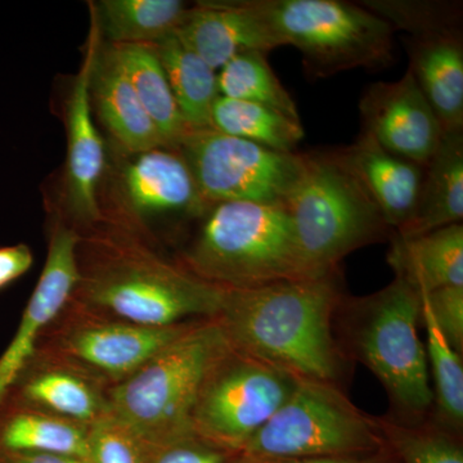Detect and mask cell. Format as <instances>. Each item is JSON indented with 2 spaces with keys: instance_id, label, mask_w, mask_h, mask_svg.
<instances>
[{
  "instance_id": "1",
  "label": "cell",
  "mask_w": 463,
  "mask_h": 463,
  "mask_svg": "<svg viewBox=\"0 0 463 463\" xmlns=\"http://www.w3.org/2000/svg\"><path fill=\"white\" fill-rule=\"evenodd\" d=\"M341 298L336 272L223 288L214 319L233 349L295 379L337 385L345 356L332 326Z\"/></svg>"
},
{
  "instance_id": "2",
  "label": "cell",
  "mask_w": 463,
  "mask_h": 463,
  "mask_svg": "<svg viewBox=\"0 0 463 463\" xmlns=\"http://www.w3.org/2000/svg\"><path fill=\"white\" fill-rule=\"evenodd\" d=\"M88 242L90 255H78L72 303L156 328L212 319L218 313L223 288L170 263L141 241L129 234H108Z\"/></svg>"
},
{
  "instance_id": "3",
  "label": "cell",
  "mask_w": 463,
  "mask_h": 463,
  "mask_svg": "<svg viewBox=\"0 0 463 463\" xmlns=\"http://www.w3.org/2000/svg\"><path fill=\"white\" fill-rule=\"evenodd\" d=\"M300 178L285 206L307 279L336 272L350 252L392 232L340 149L304 154Z\"/></svg>"
},
{
  "instance_id": "4",
  "label": "cell",
  "mask_w": 463,
  "mask_h": 463,
  "mask_svg": "<svg viewBox=\"0 0 463 463\" xmlns=\"http://www.w3.org/2000/svg\"><path fill=\"white\" fill-rule=\"evenodd\" d=\"M221 288H250L304 276L283 205L236 203L207 207L181 263Z\"/></svg>"
},
{
  "instance_id": "5",
  "label": "cell",
  "mask_w": 463,
  "mask_h": 463,
  "mask_svg": "<svg viewBox=\"0 0 463 463\" xmlns=\"http://www.w3.org/2000/svg\"><path fill=\"white\" fill-rule=\"evenodd\" d=\"M346 344L354 358L373 371L404 420L420 422L434 405L428 356L419 334L421 297L395 277L365 298H341Z\"/></svg>"
},
{
  "instance_id": "6",
  "label": "cell",
  "mask_w": 463,
  "mask_h": 463,
  "mask_svg": "<svg viewBox=\"0 0 463 463\" xmlns=\"http://www.w3.org/2000/svg\"><path fill=\"white\" fill-rule=\"evenodd\" d=\"M227 345L214 318L191 323L132 376L109 389V416L147 444L194 435L192 412L201 383Z\"/></svg>"
},
{
  "instance_id": "7",
  "label": "cell",
  "mask_w": 463,
  "mask_h": 463,
  "mask_svg": "<svg viewBox=\"0 0 463 463\" xmlns=\"http://www.w3.org/2000/svg\"><path fill=\"white\" fill-rule=\"evenodd\" d=\"M283 44L303 56L307 75L379 70L392 61L394 29L364 5L339 0H255Z\"/></svg>"
},
{
  "instance_id": "8",
  "label": "cell",
  "mask_w": 463,
  "mask_h": 463,
  "mask_svg": "<svg viewBox=\"0 0 463 463\" xmlns=\"http://www.w3.org/2000/svg\"><path fill=\"white\" fill-rule=\"evenodd\" d=\"M379 419L355 407L336 383L298 380L285 403L240 453L346 457L385 449Z\"/></svg>"
},
{
  "instance_id": "9",
  "label": "cell",
  "mask_w": 463,
  "mask_h": 463,
  "mask_svg": "<svg viewBox=\"0 0 463 463\" xmlns=\"http://www.w3.org/2000/svg\"><path fill=\"white\" fill-rule=\"evenodd\" d=\"M298 381L228 344L201 383L192 412L194 434L240 453L285 403Z\"/></svg>"
},
{
  "instance_id": "10",
  "label": "cell",
  "mask_w": 463,
  "mask_h": 463,
  "mask_svg": "<svg viewBox=\"0 0 463 463\" xmlns=\"http://www.w3.org/2000/svg\"><path fill=\"white\" fill-rule=\"evenodd\" d=\"M207 205H283L304 169V154L279 152L216 132L190 130L176 145Z\"/></svg>"
},
{
  "instance_id": "11",
  "label": "cell",
  "mask_w": 463,
  "mask_h": 463,
  "mask_svg": "<svg viewBox=\"0 0 463 463\" xmlns=\"http://www.w3.org/2000/svg\"><path fill=\"white\" fill-rule=\"evenodd\" d=\"M191 323L146 327L69 301L43 332L38 352L78 368L109 389L132 376Z\"/></svg>"
},
{
  "instance_id": "12",
  "label": "cell",
  "mask_w": 463,
  "mask_h": 463,
  "mask_svg": "<svg viewBox=\"0 0 463 463\" xmlns=\"http://www.w3.org/2000/svg\"><path fill=\"white\" fill-rule=\"evenodd\" d=\"M90 9L87 50L67 102V205L76 221L85 225L102 218L97 194L105 167V147L91 112V80L102 33L96 8L90 5Z\"/></svg>"
},
{
  "instance_id": "13",
  "label": "cell",
  "mask_w": 463,
  "mask_h": 463,
  "mask_svg": "<svg viewBox=\"0 0 463 463\" xmlns=\"http://www.w3.org/2000/svg\"><path fill=\"white\" fill-rule=\"evenodd\" d=\"M80 234L58 223L51 233L47 260L27 301L16 334L0 356V404L36 354L43 332L66 307L79 281Z\"/></svg>"
},
{
  "instance_id": "14",
  "label": "cell",
  "mask_w": 463,
  "mask_h": 463,
  "mask_svg": "<svg viewBox=\"0 0 463 463\" xmlns=\"http://www.w3.org/2000/svg\"><path fill=\"white\" fill-rule=\"evenodd\" d=\"M364 132L390 154L425 166L444 130L410 69L398 81L376 83L361 99Z\"/></svg>"
},
{
  "instance_id": "15",
  "label": "cell",
  "mask_w": 463,
  "mask_h": 463,
  "mask_svg": "<svg viewBox=\"0 0 463 463\" xmlns=\"http://www.w3.org/2000/svg\"><path fill=\"white\" fill-rule=\"evenodd\" d=\"M175 35L214 71L243 52L268 54L285 45L255 0L197 3Z\"/></svg>"
},
{
  "instance_id": "16",
  "label": "cell",
  "mask_w": 463,
  "mask_h": 463,
  "mask_svg": "<svg viewBox=\"0 0 463 463\" xmlns=\"http://www.w3.org/2000/svg\"><path fill=\"white\" fill-rule=\"evenodd\" d=\"M3 403L41 411L84 425L109 416L108 386L38 350Z\"/></svg>"
},
{
  "instance_id": "17",
  "label": "cell",
  "mask_w": 463,
  "mask_h": 463,
  "mask_svg": "<svg viewBox=\"0 0 463 463\" xmlns=\"http://www.w3.org/2000/svg\"><path fill=\"white\" fill-rule=\"evenodd\" d=\"M158 147L137 154L123 172V191L128 205L141 216L199 215L203 201L178 149Z\"/></svg>"
},
{
  "instance_id": "18",
  "label": "cell",
  "mask_w": 463,
  "mask_h": 463,
  "mask_svg": "<svg viewBox=\"0 0 463 463\" xmlns=\"http://www.w3.org/2000/svg\"><path fill=\"white\" fill-rule=\"evenodd\" d=\"M340 154L373 197L390 230L401 231L416 210L425 166L390 154L364 130Z\"/></svg>"
},
{
  "instance_id": "19",
  "label": "cell",
  "mask_w": 463,
  "mask_h": 463,
  "mask_svg": "<svg viewBox=\"0 0 463 463\" xmlns=\"http://www.w3.org/2000/svg\"><path fill=\"white\" fill-rule=\"evenodd\" d=\"M414 80L444 132L463 130L461 32L432 33L405 42Z\"/></svg>"
},
{
  "instance_id": "20",
  "label": "cell",
  "mask_w": 463,
  "mask_h": 463,
  "mask_svg": "<svg viewBox=\"0 0 463 463\" xmlns=\"http://www.w3.org/2000/svg\"><path fill=\"white\" fill-rule=\"evenodd\" d=\"M463 218V130L444 132L440 145L425 167L421 191L412 219L395 232L399 239H413Z\"/></svg>"
},
{
  "instance_id": "21",
  "label": "cell",
  "mask_w": 463,
  "mask_h": 463,
  "mask_svg": "<svg viewBox=\"0 0 463 463\" xmlns=\"http://www.w3.org/2000/svg\"><path fill=\"white\" fill-rule=\"evenodd\" d=\"M91 99L102 123L121 147L132 154L167 147L132 85L109 51L99 53L91 80Z\"/></svg>"
},
{
  "instance_id": "22",
  "label": "cell",
  "mask_w": 463,
  "mask_h": 463,
  "mask_svg": "<svg viewBox=\"0 0 463 463\" xmlns=\"http://www.w3.org/2000/svg\"><path fill=\"white\" fill-rule=\"evenodd\" d=\"M388 261L395 277L417 292L463 286V225H448L413 239L392 234Z\"/></svg>"
},
{
  "instance_id": "23",
  "label": "cell",
  "mask_w": 463,
  "mask_h": 463,
  "mask_svg": "<svg viewBox=\"0 0 463 463\" xmlns=\"http://www.w3.org/2000/svg\"><path fill=\"white\" fill-rule=\"evenodd\" d=\"M90 426L18 405L0 404V453H43L87 461Z\"/></svg>"
},
{
  "instance_id": "24",
  "label": "cell",
  "mask_w": 463,
  "mask_h": 463,
  "mask_svg": "<svg viewBox=\"0 0 463 463\" xmlns=\"http://www.w3.org/2000/svg\"><path fill=\"white\" fill-rule=\"evenodd\" d=\"M109 51L167 147L175 148L190 129L183 120L154 45L118 44Z\"/></svg>"
},
{
  "instance_id": "25",
  "label": "cell",
  "mask_w": 463,
  "mask_h": 463,
  "mask_svg": "<svg viewBox=\"0 0 463 463\" xmlns=\"http://www.w3.org/2000/svg\"><path fill=\"white\" fill-rule=\"evenodd\" d=\"M154 47L188 129H212L213 105L219 97L214 70L184 47L175 33Z\"/></svg>"
},
{
  "instance_id": "26",
  "label": "cell",
  "mask_w": 463,
  "mask_h": 463,
  "mask_svg": "<svg viewBox=\"0 0 463 463\" xmlns=\"http://www.w3.org/2000/svg\"><path fill=\"white\" fill-rule=\"evenodd\" d=\"M94 8L114 45H156L176 33L190 9L179 0H102Z\"/></svg>"
},
{
  "instance_id": "27",
  "label": "cell",
  "mask_w": 463,
  "mask_h": 463,
  "mask_svg": "<svg viewBox=\"0 0 463 463\" xmlns=\"http://www.w3.org/2000/svg\"><path fill=\"white\" fill-rule=\"evenodd\" d=\"M212 129L279 152H295L304 138L300 121L255 103L222 96L213 105Z\"/></svg>"
},
{
  "instance_id": "28",
  "label": "cell",
  "mask_w": 463,
  "mask_h": 463,
  "mask_svg": "<svg viewBox=\"0 0 463 463\" xmlns=\"http://www.w3.org/2000/svg\"><path fill=\"white\" fill-rule=\"evenodd\" d=\"M219 96L245 100L300 121L297 103L274 74L267 53L243 52L225 63L218 74Z\"/></svg>"
},
{
  "instance_id": "29",
  "label": "cell",
  "mask_w": 463,
  "mask_h": 463,
  "mask_svg": "<svg viewBox=\"0 0 463 463\" xmlns=\"http://www.w3.org/2000/svg\"><path fill=\"white\" fill-rule=\"evenodd\" d=\"M421 297V295H420ZM422 326L428 336V364L434 379V404L437 423L447 430L461 435L463 428L462 354L456 352L439 330L430 310L421 298Z\"/></svg>"
},
{
  "instance_id": "30",
  "label": "cell",
  "mask_w": 463,
  "mask_h": 463,
  "mask_svg": "<svg viewBox=\"0 0 463 463\" xmlns=\"http://www.w3.org/2000/svg\"><path fill=\"white\" fill-rule=\"evenodd\" d=\"M379 422L386 446L399 463H463L461 437L437 422Z\"/></svg>"
},
{
  "instance_id": "31",
  "label": "cell",
  "mask_w": 463,
  "mask_h": 463,
  "mask_svg": "<svg viewBox=\"0 0 463 463\" xmlns=\"http://www.w3.org/2000/svg\"><path fill=\"white\" fill-rule=\"evenodd\" d=\"M364 7L411 38L461 32V5L447 2H364Z\"/></svg>"
},
{
  "instance_id": "32",
  "label": "cell",
  "mask_w": 463,
  "mask_h": 463,
  "mask_svg": "<svg viewBox=\"0 0 463 463\" xmlns=\"http://www.w3.org/2000/svg\"><path fill=\"white\" fill-rule=\"evenodd\" d=\"M90 463H147V449L123 423L109 416L91 423L88 434Z\"/></svg>"
},
{
  "instance_id": "33",
  "label": "cell",
  "mask_w": 463,
  "mask_h": 463,
  "mask_svg": "<svg viewBox=\"0 0 463 463\" xmlns=\"http://www.w3.org/2000/svg\"><path fill=\"white\" fill-rule=\"evenodd\" d=\"M146 449L147 463H228L236 455L196 434L169 443H146Z\"/></svg>"
},
{
  "instance_id": "34",
  "label": "cell",
  "mask_w": 463,
  "mask_h": 463,
  "mask_svg": "<svg viewBox=\"0 0 463 463\" xmlns=\"http://www.w3.org/2000/svg\"><path fill=\"white\" fill-rule=\"evenodd\" d=\"M439 330L449 345L463 352V286H449L431 292L420 291Z\"/></svg>"
},
{
  "instance_id": "35",
  "label": "cell",
  "mask_w": 463,
  "mask_h": 463,
  "mask_svg": "<svg viewBox=\"0 0 463 463\" xmlns=\"http://www.w3.org/2000/svg\"><path fill=\"white\" fill-rule=\"evenodd\" d=\"M228 463H399L386 446L370 455L346 457H263L236 453Z\"/></svg>"
},
{
  "instance_id": "36",
  "label": "cell",
  "mask_w": 463,
  "mask_h": 463,
  "mask_svg": "<svg viewBox=\"0 0 463 463\" xmlns=\"http://www.w3.org/2000/svg\"><path fill=\"white\" fill-rule=\"evenodd\" d=\"M33 263L32 249L25 243L0 248V288L29 272Z\"/></svg>"
},
{
  "instance_id": "37",
  "label": "cell",
  "mask_w": 463,
  "mask_h": 463,
  "mask_svg": "<svg viewBox=\"0 0 463 463\" xmlns=\"http://www.w3.org/2000/svg\"><path fill=\"white\" fill-rule=\"evenodd\" d=\"M2 463H90L71 456L43 455V453H0Z\"/></svg>"
},
{
  "instance_id": "38",
  "label": "cell",
  "mask_w": 463,
  "mask_h": 463,
  "mask_svg": "<svg viewBox=\"0 0 463 463\" xmlns=\"http://www.w3.org/2000/svg\"><path fill=\"white\" fill-rule=\"evenodd\" d=\"M0 463H2V462H0Z\"/></svg>"
}]
</instances>
